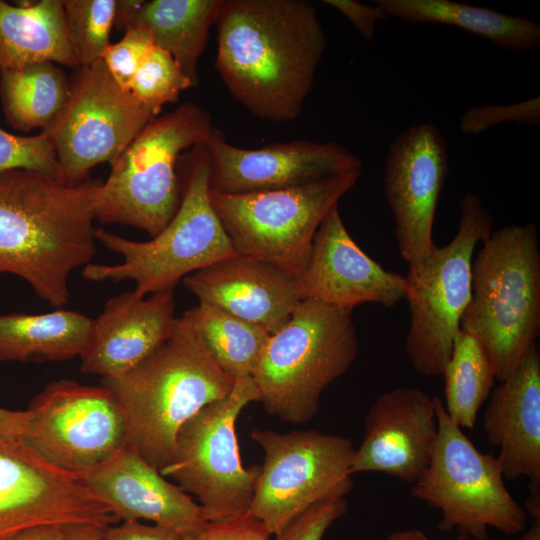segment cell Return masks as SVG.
Returning a JSON list of instances; mask_svg holds the SVG:
<instances>
[{"label": "cell", "mask_w": 540, "mask_h": 540, "mask_svg": "<svg viewBox=\"0 0 540 540\" xmlns=\"http://www.w3.org/2000/svg\"><path fill=\"white\" fill-rule=\"evenodd\" d=\"M215 66L232 97L273 123L302 112L327 45L305 0H222Z\"/></svg>", "instance_id": "1"}, {"label": "cell", "mask_w": 540, "mask_h": 540, "mask_svg": "<svg viewBox=\"0 0 540 540\" xmlns=\"http://www.w3.org/2000/svg\"><path fill=\"white\" fill-rule=\"evenodd\" d=\"M102 180L67 185L28 169L0 172V274L25 280L60 309L72 272L96 252V209Z\"/></svg>", "instance_id": "2"}, {"label": "cell", "mask_w": 540, "mask_h": 540, "mask_svg": "<svg viewBox=\"0 0 540 540\" xmlns=\"http://www.w3.org/2000/svg\"><path fill=\"white\" fill-rule=\"evenodd\" d=\"M126 419L128 439L159 472L171 461L183 424L227 396L235 380L222 371L179 317L170 336L141 362L103 378Z\"/></svg>", "instance_id": "3"}, {"label": "cell", "mask_w": 540, "mask_h": 540, "mask_svg": "<svg viewBox=\"0 0 540 540\" xmlns=\"http://www.w3.org/2000/svg\"><path fill=\"white\" fill-rule=\"evenodd\" d=\"M461 328L484 345L496 379L510 377L540 335V247L533 223L506 225L481 241Z\"/></svg>", "instance_id": "4"}, {"label": "cell", "mask_w": 540, "mask_h": 540, "mask_svg": "<svg viewBox=\"0 0 540 540\" xmlns=\"http://www.w3.org/2000/svg\"><path fill=\"white\" fill-rule=\"evenodd\" d=\"M186 180L179 207L156 236L135 241L96 229V240L119 255L117 264L90 263L83 278L100 282L133 280L134 292L145 297L175 286L188 275L236 255L211 202L210 157L205 144L188 155Z\"/></svg>", "instance_id": "5"}, {"label": "cell", "mask_w": 540, "mask_h": 540, "mask_svg": "<svg viewBox=\"0 0 540 540\" xmlns=\"http://www.w3.org/2000/svg\"><path fill=\"white\" fill-rule=\"evenodd\" d=\"M351 311L303 300L272 333L252 378L266 411L293 424L311 420L323 391L355 361Z\"/></svg>", "instance_id": "6"}, {"label": "cell", "mask_w": 540, "mask_h": 540, "mask_svg": "<svg viewBox=\"0 0 540 540\" xmlns=\"http://www.w3.org/2000/svg\"><path fill=\"white\" fill-rule=\"evenodd\" d=\"M213 129L208 111L188 102L153 118L111 164L99 187L96 220L156 236L180 204L178 158L205 144Z\"/></svg>", "instance_id": "7"}, {"label": "cell", "mask_w": 540, "mask_h": 540, "mask_svg": "<svg viewBox=\"0 0 540 540\" xmlns=\"http://www.w3.org/2000/svg\"><path fill=\"white\" fill-rule=\"evenodd\" d=\"M459 207L453 239L408 264L404 276L411 315L405 352L414 370L426 377L443 374L471 298L474 250L493 226L492 215L475 193L465 194Z\"/></svg>", "instance_id": "8"}, {"label": "cell", "mask_w": 540, "mask_h": 540, "mask_svg": "<svg viewBox=\"0 0 540 540\" xmlns=\"http://www.w3.org/2000/svg\"><path fill=\"white\" fill-rule=\"evenodd\" d=\"M438 433L411 496L441 511L440 531L487 540L488 529L521 532L526 512L510 494L497 457L480 452L434 396Z\"/></svg>", "instance_id": "9"}, {"label": "cell", "mask_w": 540, "mask_h": 540, "mask_svg": "<svg viewBox=\"0 0 540 540\" xmlns=\"http://www.w3.org/2000/svg\"><path fill=\"white\" fill-rule=\"evenodd\" d=\"M361 174L357 167L285 189L211 192V202L237 255L262 260L298 279L322 220Z\"/></svg>", "instance_id": "10"}, {"label": "cell", "mask_w": 540, "mask_h": 540, "mask_svg": "<svg viewBox=\"0 0 540 540\" xmlns=\"http://www.w3.org/2000/svg\"><path fill=\"white\" fill-rule=\"evenodd\" d=\"M259 393L252 376L235 380L230 393L212 402L180 428L170 463L160 472L195 495L206 521L249 511L260 467L244 468L236 420Z\"/></svg>", "instance_id": "11"}, {"label": "cell", "mask_w": 540, "mask_h": 540, "mask_svg": "<svg viewBox=\"0 0 540 540\" xmlns=\"http://www.w3.org/2000/svg\"><path fill=\"white\" fill-rule=\"evenodd\" d=\"M264 451L249 511L272 535L317 502L345 497L353 488L352 441L317 430L279 433L254 429Z\"/></svg>", "instance_id": "12"}, {"label": "cell", "mask_w": 540, "mask_h": 540, "mask_svg": "<svg viewBox=\"0 0 540 540\" xmlns=\"http://www.w3.org/2000/svg\"><path fill=\"white\" fill-rule=\"evenodd\" d=\"M58 116L41 132L58 162L57 179L78 185L98 164L110 165L159 113L112 78L102 60L77 68Z\"/></svg>", "instance_id": "13"}, {"label": "cell", "mask_w": 540, "mask_h": 540, "mask_svg": "<svg viewBox=\"0 0 540 540\" xmlns=\"http://www.w3.org/2000/svg\"><path fill=\"white\" fill-rule=\"evenodd\" d=\"M26 413L23 444L48 464L77 476L129 441L124 412L103 385L52 381Z\"/></svg>", "instance_id": "14"}, {"label": "cell", "mask_w": 540, "mask_h": 540, "mask_svg": "<svg viewBox=\"0 0 540 540\" xmlns=\"http://www.w3.org/2000/svg\"><path fill=\"white\" fill-rule=\"evenodd\" d=\"M118 522L74 474L58 469L22 442L0 441V540L40 526Z\"/></svg>", "instance_id": "15"}, {"label": "cell", "mask_w": 540, "mask_h": 540, "mask_svg": "<svg viewBox=\"0 0 540 540\" xmlns=\"http://www.w3.org/2000/svg\"><path fill=\"white\" fill-rule=\"evenodd\" d=\"M448 173L447 142L434 124L412 125L389 146L384 193L399 253L408 264L420 261L436 245L433 225Z\"/></svg>", "instance_id": "16"}, {"label": "cell", "mask_w": 540, "mask_h": 540, "mask_svg": "<svg viewBox=\"0 0 540 540\" xmlns=\"http://www.w3.org/2000/svg\"><path fill=\"white\" fill-rule=\"evenodd\" d=\"M210 157V190L241 194L296 187L362 167L361 158L335 141L304 139L242 148L214 127L205 143Z\"/></svg>", "instance_id": "17"}, {"label": "cell", "mask_w": 540, "mask_h": 540, "mask_svg": "<svg viewBox=\"0 0 540 540\" xmlns=\"http://www.w3.org/2000/svg\"><path fill=\"white\" fill-rule=\"evenodd\" d=\"M298 286L303 300L348 311L364 303L393 307L405 296L404 276L385 269L359 247L338 204L315 233Z\"/></svg>", "instance_id": "18"}, {"label": "cell", "mask_w": 540, "mask_h": 540, "mask_svg": "<svg viewBox=\"0 0 540 540\" xmlns=\"http://www.w3.org/2000/svg\"><path fill=\"white\" fill-rule=\"evenodd\" d=\"M437 433L434 397L413 387L389 390L367 412L351 472L384 473L415 483L429 462Z\"/></svg>", "instance_id": "19"}, {"label": "cell", "mask_w": 540, "mask_h": 540, "mask_svg": "<svg viewBox=\"0 0 540 540\" xmlns=\"http://www.w3.org/2000/svg\"><path fill=\"white\" fill-rule=\"evenodd\" d=\"M78 477L118 521L148 520L182 537L206 521L202 507L150 465L129 441Z\"/></svg>", "instance_id": "20"}, {"label": "cell", "mask_w": 540, "mask_h": 540, "mask_svg": "<svg viewBox=\"0 0 540 540\" xmlns=\"http://www.w3.org/2000/svg\"><path fill=\"white\" fill-rule=\"evenodd\" d=\"M487 440L499 449L504 479L529 480L528 513L540 519V352L534 345L519 368L493 388L483 416Z\"/></svg>", "instance_id": "21"}, {"label": "cell", "mask_w": 540, "mask_h": 540, "mask_svg": "<svg viewBox=\"0 0 540 540\" xmlns=\"http://www.w3.org/2000/svg\"><path fill=\"white\" fill-rule=\"evenodd\" d=\"M176 320L174 289L155 292L148 298L134 290L113 296L92 319L79 356L81 371L102 379L125 373L170 336Z\"/></svg>", "instance_id": "22"}, {"label": "cell", "mask_w": 540, "mask_h": 540, "mask_svg": "<svg viewBox=\"0 0 540 540\" xmlns=\"http://www.w3.org/2000/svg\"><path fill=\"white\" fill-rule=\"evenodd\" d=\"M199 302L265 328H281L303 301L298 279L262 260L234 255L183 279Z\"/></svg>", "instance_id": "23"}, {"label": "cell", "mask_w": 540, "mask_h": 540, "mask_svg": "<svg viewBox=\"0 0 540 540\" xmlns=\"http://www.w3.org/2000/svg\"><path fill=\"white\" fill-rule=\"evenodd\" d=\"M41 62L79 68L62 0L12 5L0 0V71Z\"/></svg>", "instance_id": "24"}, {"label": "cell", "mask_w": 540, "mask_h": 540, "mask_svg": "<svg viewBox=\"0 0 540 540\" xmlns=\"http://www.w3.org/2000/svg\"><path fill=\"white\" fill-rule=\"evenodd\" d=\"M389 17L409 23L441 24L485 38L512 52L540 46V24L487 7L451 0H376Z\"/></svg>", "instance_id": "25"}, {"label": "cell", "mask_w": 540, "mask_h": 540, "mask_svg": "<svg viewBox=\"0 0 540 540\" xmlns=\"http://www.w3.org/2000/svg\"><path fill=\"white\" fill-rule=\"evenodd\" d=\"M92 325L80 312L0 314V363L54 362L79 357Z\"/></svg>", "instance_id": "26"}, {"label": "cell", "mask_w": 540, "mask_h": 540, "mask_svg": "<svg viewBox=\"0 0 540 540\" xmlns=\"http://www.w3.org/2000/svg\"><path fill=\"white\" fill-rule=\"evenodd\" d=\"M222 0L144 1L133 24L146 28L155 46L169 52L190 78L199 82L198 62Z\"/></svg>", "instance_id": "27"}, {"label": "cell", "mask_w": 540, "mask_h": 540, "mask_svg": "<svg viewBox=\"0 0 540 540\" xmlns=\"http://www.w3.org/2000/svg\"><path fill=\"white\" fill-rule=\"evenodd\" d=\"M228 376H252L271 335L265 328L199 302L180 317Z\"/></svg>", "instance_id": "28"}, {"label": "cell", "mask_w": 540, "mask_h": 540, "mask_svg": "<svg viewBox=\"0 0 540 540\" xmlns=\"http://www.w3.org/2000/svg\"><path fill=\"white\" fill-rule=\"evenodd\" d=\"M69 90L64 70L53 62L0 71L2 110L17 131L45 129L65 106Z\"/></svg>", "instance_id": "29"}, {"label": "cell", "mask_w": 540, "mask_h": 540, "mask_svg": "<svg viewBox=\"0 0 540 540\" xmlns=\"http://www.w3.org/2000/svg\"><path fill=\"white\" fill-rule=\"evenodd\" d=\"M445 410L461 429H473L478 412L490 396L496 374L482 342L460 328L445 365Z\"/></svg>", "instance_id": "30"}, {"label": "cell", "mask_w": 540, "mask_h": 540, "mask_svg": "<svg viewBox=\"0 0 540 540\" xmlns=\"http://www.w3.org/2000/svg\"><path fill=\"white\" fill-rule=\"evenodd\" d=\"M65 22L80 67L102 60L110 45L117 0H62Z\"/></svg>", "instance_id": "31"}, {"label": "cell", "mask_w": 540, "mask_h": 540, "mask_svg": "<svg viewBox=\"0 0 540 540\" xmlns=\"http://www.w3.org/2000/svg\"><path fill=\"white\" fill-rule=\"evenodd\" d=\"M193 86L173 56L153 46L141 62L131 93L142 104L160 113L163 105L176 102L184 90Z\"/></svg>", "instance_id": "32"}, {"label": "cell", "mask_w": 540, "mask_h": 540, "mask_svg": "<svg viewBox=\"0 0 540 540\" xmlns=\"http://www.w3.org/2000/svg\"><path fill=\"white\" fill-rule=\"evenodd\" d=\"M10 169L35 170L57 178L56 154L43 132L20 136L0 128V172Z\"/></svg>", "instance_id": "33"}, {"label": "cell", "mask_w": 540, "mask_h": 540, "mask_svg": "<svg viewBox=\"0 0 540 540\" xmlns=\"http://www.w3.org/2000/svg\"><path fill=\"white\" fill-rule=\"evenodd\" d=\"M154 46L150 32L141 25L132 24L116 43H110L102 61L116 83L130 92L135 74L146 54Z\"/></svg>", "instance_id": "34"}, {"label": "cell", "mask_w": 540, "mask_h": 540, "mask_svg": "<svg viewBox=\"0 0 540 540\" xmlns=\"http://www.w3.org/2000/svg\"><path fill=\"white\" fill-rule=\"evenodd\" d=\"M537 127L540 125V97L513 104H486L468 109L460 119L465 135H479L502 123Z\"/></svg>", "instance_id": "35"}, {"label": "cell", "mask_w": 540, "mask_h": 540, "mask_svg": "<svg viewBox=\"0 0 540 540\" xmlns=\"http://www.w3.org/2000/svg\"><path fill=\"white\" fill-rule=\"evenodd\" d=\"M347 508L345 497L317 502L276 534L275 540H322L328 528L347 512Z\"/></svg>", "instance_id": "36"}, {"label": "cell", "mask_w": 540, "mask_h": 540, "mask_svg": "<svg viewBox=\"0 0 540 540\" xmlns=\"http://www.w3.org/2000/svg\"><path fill=\"white\" fill-rule=\"evenodd\" d=\"M272 534L250 511L205 521L182 540H269Z\"/></svg>", "instance_id": "37"}, {"label": "cell", "mask_w": 540, "mask_h": 540, "mask_svg": "<svg viewBox=\"0 0 540 540\" xmlns=\"http://www.w3.org/2000/svg\"><path fill=\"white\" fill-rule=\"evenodd\" d=\"M322 2L345 16L367 41L374 39L378 23L389 18L377 4L367 5L355 0H323Z\"/></svg>", "instance_id": "38"}, {"label": "cell", "mask_w": 540, "mask_h": 540, "mask_svg": "<svg viewBox=\"0 0 540 540\" xmlns=\"http://www.w3.org/2000/svg\"><path fill=\"white\" fill-rule=\"evenodd\" d=\"M176 531L157 524L147 525L136 520L122 521L104 529L105 540H182Z\"/></svg>", "instance_id": "39"}, {"label": "cell", "mask_w": 540, "mask_h": 540, "mask_svg": "<svg viewBox=\"0 0 540 540\" xmlns=\"http://www.w3.org/2000/svg\"><path fill=\"white\" fill-rule=\"evenodd\" d=\"M26 421V410L14 411L0 407V441L22 442Z\"/></svg>", "instance_id": "40"}, {"label": "cell", "mask_w": 540, "mask_h": 540, "mask_svg": "<svg viewBox=\"0 0 540 540\" xmlns=\"http://www.w3.org/2000/svg\"><path fill=\"white\" fill-rule=\"evenodd\" d=\"M65 526H40L24 530L9 540H63Z\"/></svg>", "instance_id": "41"}, {"label": "cell", "mask_w": 540, "mask_h": 540, "mask_svg": "<svg viewBox=\"0 0 540 540\" xmlns=\"http://www.w3.org/2000/svg\"><path fill=\"white\" fill-rule=\"evenodd\" d=\"M63 540H105L104 528L92 524L66 525Z\"/></svg>", "instance_id": "42"}, {"label": "cell", "mask_w": 540, "mask_h": 540, "mask_svg": "<svg viewBox=\"0 0 540 540\" xmlns=\"http://www.w3.org/2000/svg\"><path fill=\"white\" fill-rule=\"evenodd\" d=\"M144 1L117 0L115 23L118 30H126L133 24L137 11Z\"/></svg>", "instance_id": "43"}, {"label": "cell", "mask_w": 540, "mask_h": 540, "mask_svg": "<svg viewBox=\"0 0 540 540\" xmlns=\"http://www.w3.org/2000/svg\"><path fill=\"white\" fill-rule=\"evenodd\" d=\"M387 540H430L427 535L418 529L400 530L393 532L387 537ZM452 540H472L469 536L459 533Z\"/></svg>", "instance_id": "44"}, {"label": "cell", "mask_w": 540, "mask_h": 540, "mask_svg": "<svg viewBox=\"0 0 540 540\" xmlns=\"http://www.w3.org/2000/svg\"><path fill=\"white\" fill-rule=\"evenodd\" d=\"M520 540H540V519L534 520L530 529Z\"/></svg>", "instance_id": "45"}]
</instances>
